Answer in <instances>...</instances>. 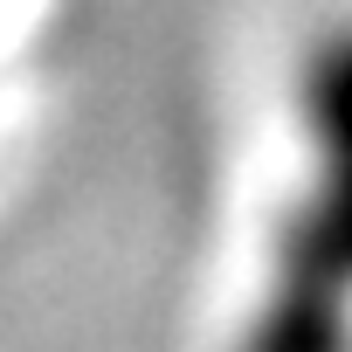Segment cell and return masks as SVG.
Wrapping results in <instances>:
<instances>
[{
	"label": "cell",
	"mask_w": 352,
	"mask_h": 352,
	"mask_svg": "<svg viewBox=\"0 0 352 352\" xmlns=\"http://www.w3.org/2000/svg\"><path fill=\"white\" fill-rule=\"evenodd\" d=\"M345 276H352V235H345V131H338L324 138L311 194L283 221L242 352H345Z\"/></svg>",
	"instance_id": "cell-1"
}]
</instances>
